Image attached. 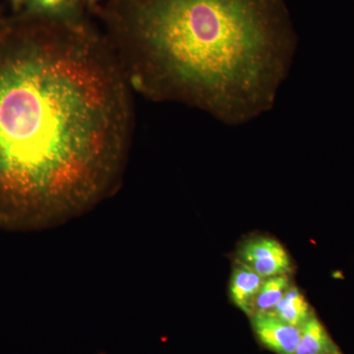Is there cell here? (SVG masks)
<instances>
[{
  "label": "cell",
  "mask_w": 354,
  "mask_h": 354,
  "mask_svg": "<svg viewBox=\"0 0 354 354\" xmlns=\"http://www.w3.org/2000/svg\"><path fill=\"white\" fill-rule=\"evenodd\" d=\"M128 81L84 35H0V230L64 225L116 192L129 151Z\"/></svg>",
  "instance_id": "cell-1"
},
{
  "label": "cell",
  "mask_w": 354,
  "mask_h": 354,
  "mask_svg": "<svg viewBox=\"0 0 354 354\" xmlns=\"http://www.w3.org/2000/svg\"><path fill=\"white\" fill-rule=\"evenodd\" d=\"M297 46L286 0H138L115 55L142 94L235 127L272 108Z\"/></svg>",
  "instance_id": "cell-2"
},
{
  "label": "cell",
  "mask_w": 354,
  "mask_h": 354,
  "mask_svg": "<svg viewBox=\"0 0 354 354\" xmlns=\"http://www.w3.org/2000/svg\"><path fill=\"white\" fill-rule=\"evenodd\" d=\"M237 260L263 278L290 274L292 271L290 254L271 236L259 235L247 239L237 250Z\"/></svg>",
  "instance_id": "cell-3"
},
{
  "label": "cell",
  "mask_w": 354,
  "mask_h": 354,
  "mask_svg": "<svg viewBox=\"0 0 354 354\" xmlns=\"http://www.w3.org/2000/svg\"><path fill=\"white\" fill-rule=\"evenodd\" d=\"M251 326L261 344L277 354H295L301 329L279 319L272 312H256Z\"/></svg>",
  "instance_id": "cell-4"
},
{
  "label": "cell",
  "mask_w": 354,
  "mask_h": 354,
  "mask_svg": "<svg viewBox=\"0 0 354 354\" xmlns=\"http://www.w3.org/2000/svg\"><path fill=\"white\" fill-rule=\"evenodd\" d=\"M265 278L236 260L230 283V297L235 306L250 317L254 313L256 297Z\"/></svg>",
  "instance_id": "cell-5"
},
{
  "label": "cell",
  "mask_w": 354,
  "mask_h": 354,
  "mask_svg": "<svg viewBox=\"0 0 354 354\" xmlns=\"http://www.w3.org/2000/svg\"><path fill=\"white\" fill-rule=\"evenodd\" d=\"M300 329L301 335L295 354H328L339 351L315 313Z\"/></svg>",
  "instance_id": "cell-6"
},
{
  "label": "cell",
  "mask_w": 354,
  "mask_h": 354,
  "mask_svg": "<svg viewBox=\"0 0 354 354\" xmlns=\"http://www.w3.org/2000/svg\"><path fill=\"white\" fill-rule=\"evenodd\" d=\"M270 312L285 322L297 327H301L314 314L301 291L292 285H290L283 297Z\"/></svg>",
  "instance_id": "cell-7"
},
{
  "label": "cell",
  "mask_w": 354,
  "mask_h": 354,
  "mask_svg": "<svg viewBox=\"0 0 354 354\" xmlns=\"http://www.w3.org/2000/svg\"><path fill=\"white\" fill-rule=\"evenodd\" d=\"M290 285L288 274H279V276L265 278L259 293L256 297L254 313L272 311L279 304V300L283 297Z\"/></svg>",
  "instance_id": "cell-8"
},
{
  "label": "cell",
  "mask_w": 354,
  "mask_h": 354,
  "mask_svg": "<svg viewBox=\"0 0 354 354\" xmlns=\"http://www.w3.org/2000/svg\"><path fill=\"white\" fill-rule=\"evenodd\" d=\"M30 10L36 13H55L62 10L66 0H24Z\"/></svg>",
  "instance_id": "cell-9"
},
{
  "label": "cell",
  "mask_w": 354,
  "mask_h": 354,
  "mask_svg": "<svg viewBox=\"0 0 354 354\" xmlns=\"http://www.w3.org/2000/svg\"><path fill=\"white\" fill-rule=\"evenodd\" d=\"M23 3H24V0H12V4L15 9H19Z\"/></svg>",
  "instance_id": "cell-10"
},
{
  "label": "cell",
  "mask_w": 354,
  "mask_h": 354,
  "mask_svg": "<svg viewBox=\"0 0 354 354\" xmlns=\"http://www.w3.org/2000/svg\"><path fill=\"white\" fill-rule=\"evenodd\" d=\"M69 1L72 2V3H77V2H81V1L93 2V1H95V0H69Z\"/></svg>",
  "instance_id": "cell-11"
},
{
  "label": "cell",
  "mask_w": 354,
  "mask_h": 354,
  "mask_svg": "<svg viewBox=\"0 0 354 354\" xmlns=\"http://www.w3.org/2000/svg\"><path fill=\"white\" fill-rule=\"evenodd\" d=\"M328 354H342L341 353V351H335V353H328Z\"/></svg>",
  "instance_id": "cell-12"
}]
</instances>
